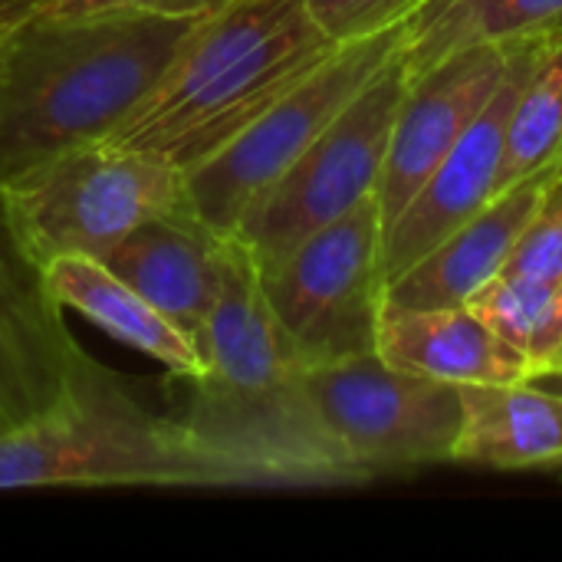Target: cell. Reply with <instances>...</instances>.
Returning a JSON list of instances; mask_svg holds the SVG:
<instances>
[{
	"instance_id": "obj_1",
	"label": "cell",
	"mask_w": 562,
	"mask_h": 562,
	"mask_svg": "<svg viewBox=\"0 0 562 562\" xmlns=\"http://www.w3.org/2000/svg\"><path fill=\"white\" fill-rule=\"evenodd\" d=\"M204 379L181 415L188 431L221 461L234 487H362L326 428L310 369L283 336L254 254L227 237L214 310L198 336Z\"/></svg>"
},
{
	"instance_id": "obj_24",
	"label": "cell",
	"mask_w": 562,
	"mask_h": 562,
	"mask_svg": "<svg viewBox=\"0 0 562 562\" xmlns=\"http://www.w3.org/2000/svg\"><path fill=\"white\" fill-rule=\"evenodd\" d=\"M562 346V277L557 280V300H553V313H550V323L543 329V336L537 339L533 352H530V362H533V375L557 356V349Z\"/></svg>"
},
{
	"instance_id": "obj_12",
	"label": "cell",
	"mask_w": 562,
	"mask_h": 562,
	"mask_svg": "<svg viewBox=\"0 0 562 562\" xmlns=\"http://www.w3.org/2000/svg\"><path fill=\"white\" fill-rule=\"evenodd\" d=\"M89 356L63 323L43 267L16 240L0 201V418L16 428L69 389Z\"/></svg>"
},
{
	"instance_id": "obj_10",
	"label": "cell",
	"mask_w": 562,
	"mask_h": 562,
	"mask_svg": "<svg viewBox=\"0 0 562 562\" xmlns=\"http://www.w3.org/2000/svg\"><path fill=\"white\" fill-rule=\"evenodd\" d=\"M540 46L543 40H520L514 46L510 69L501 89L494 92V99L487 102V109L461 135V142L441 158V165L415 191L405 211L382 231L379 267H382L385 286L497 198L507 122H510L520 86L537 63Z\"/></svg>"
},
{
	"instance_id": "obj_22",
	"label": "cell",
	"mask_w": 562,
	"mask_h": 562,
	"mask_svg": "<svg viewBox=\"0 0 562 562\" xmlns=\"http://www.w3.org/2000/svg\"><path fill=\"white\" fill-rule=\"evenodd\" d=\"M504 270L527 273V277L550 280V283H557L562 277V171L550 181L537 217L524 231Z\"/></svg>"
},
{
	"instance_id": "obj_27",
	"label": "cell",
	"mask_w": 562,
	"mask_h": 562,
	"mask_svg": "<svg viewBox=\"0 0 562 562\" xmlns=\"http://www.w3.org/2000/svg\"><path fill=\"white\" fill-rule=\"evenodd\" d=\"M553 372H562V346L557 349V356H553V359H550V362H547V366H543V369H540L533 379H540V375H553Z\"/></svg>"
},
{
	"instance_id": "obj_3",
	"label": "cell",
	"mask_w": 562,
	"mask_h": 562,
	"mask_svg": "<svg viewBox=\"0 0 562 562\" xmlns=\"http://www.w3.org/2000/svg\"><path fill=\"white\" fill-rule=\"evenodd\" d=\"M336 49L306 0H234L194 26L158 86L109 138L191 171Z\"/></svg>"
},
{
	"instance_id": "obj_28",
	"label": "cell",
	"mask_w": 562,
	"mask_h": 562,
	"mask_svg": "<svg viewBox=\"0 0 562 562\" xmlns=\"http://www.w3.org/2000/svg\"><path fill=\"white\" fill-rule=\"evenodd\" d=\"M530 382H537V385H547V389H557V392H562V372H553V375H540V379H530Z\"/></svg>"
},
{
	"instance_id": "obj_8",
	"label": "cell",
	"mask_w": 562,
	"mask_h": 562,
	"mask_svg": "<svg viewBox=\"0 0 562 562\" xmlns=\"http://www.w3.org/2000/svg\"><path fill=\"white\" fill-rule=\"evenodd\" d=\"M382 207H359L310 234L277 267L260 270L267 303L306 369L375 352L382 280Z\"/></svg>"
},
{
	"instance_id": "obj_26",
	"label": "cell",
	"mask_w": 562,
	"mask_h": 562,
	"mask_svg": "<svg viewBox=\"0 0 562 562\" xmlns=\"http://www.w3.org/2000/svg\"><path fill=\"white\" fill-rule=\"evenodd\" d=\"M43 0H0V20L20 23L23 16H30Z\"/></svg>"
},
{
	"instance_id": "obj_4",
	"label": "cell",
	"mask_w": 562,
	"mask_h": 562,
	"mask_svg": "<svg viewBox=\"0 0 562 562\" xmlns=\"http://www.w3.org/2000/svg\"><path fill=\"white\" fill-rule=\"evenodd\" d=\"M234 487L181 418L148 412L92 356L43 415L0 435V491Z\"/></svg>"
},
{
	"instance_id": "obj_21",
	"label": "cell",
	"mask_w": 562,
	"mask_h": 562,
	"mask_svg": "<svg viewBox=\"0 0 562 562\" xmlns=\"http://www.w3.org/2000/svg\"><path fill=\"white\" fill-rule=\"evenodd\" d=\"M428 0H306L316 26L339 46L405 26Z\"/></svg>"
},
{
	"instance_id": "obj_11",
	"label": "cell",
	"mask_w": 562,
	"mask_h": 562,
	"mask_svg": "<svg viewBox=\"0 0 562 562\" xmlns=\"http://www.w3.org/2000/svg\"><path fill=\"white\" fill-rule=\"evenodd\" d=\"M514 46L517 43L461 49L428 72L408 79V92L402 99L385 168L375 188L385 227L405 211V204L431 178L441 158L487 109L510 69Z\"/></svg>"
},
{
	"instance_id": "obj_25",
	"label": "cell",
	"mask_w": 562,
	"mask_h": 562,
	"mask_svg": "<svg viewBox=\"0 0 562 562\" xmlns=\"http://www.w3.org/2000/svg\"><path fill=\"white\" fill-rule=\"evenodd\" d=\"M10 20H0V112H3V92H7V59H10V40H13Z\"/></svg>"
},
{
	"instance_id": "obj_14",
	"label": "cell",
	"mask_w": 562,
	"mask_h": 562,
	"mask_svg": "<svg viewBox=\"0 0 562 562\" xmlns=\"http://www.w3.org/2000/svg\"><path fill=\"white\" fill-rule=\"evenodd\" d=\"M224 250L227 237L188 204L135 227L102 263L198 339L221 290Z\"/></svg>"
},
{
	"instance_id": "obj_2",
	"label": "cell",
	"mask_w": 562,
	"mask_h": 562,
	"mask_svg": "<svg viewBox=\"0 0 562 562\" xmlns=\"http://www.w3.org/2000/svg\"><path fill=\"white\" fill-rule=\"evenodd\" d=\"M204 16L30 13L13 26L0 112V181L109 138L158 86Z\"/></svg>"
},
{
	"instance_id": "obj_6",
	"label": "cell",
	"mask_w": 562,
	"mask_h": 562,
	"mask_svg": "<svg viewBox=\"0 0 562 562\" xmlns=\"http://www.w3.org/2000/svg\"><path fill=\"white\" fill-rule=\"evenodd\" d=\"M402 33L405 26L339 46L303 82H296L240 135H234L221 151L184 171L191 211L214 234L234 237L244 214L402 53Z\"/></svg>"
},
{
	"instance_id": "obj_23",
	"label": "cell",
	"mask_w": 562,
	"mask_h": 562,
	"mask_svg": "<svg viewBox=\"0 0 562 562\" xmlns=\"http://www.w3.org/2000/svg\"><path fill=\"white\" fill-rule=\"evenodd\" d=\"M234 0H43L33 13L86 16V13H161V16H207Z\"/></svg>"
},
{
	"instance_id": "obj_9",
	"label": "cell",
	"mask_w": 562,
	"mask_h": 562,
	"mask_svg": "<svg viewBox=\"0 0 562 562\" xmlns=\"http://www.w3.org/2000/svg\"><path fill=\"white\" fill-rule=\"evenodd\" d=\"M316 408L372 481L454 464L464 428L458 385L389 366L379 352L310 369Z\"/></svg>"
},
{
	"instance_id": "obj_13",
	"label": "cell",
	"mask_w": 562,
	"mask_h": 562,
	"mask_svg": "<svg viewBox=\"0 0 562 562\" xmlns=\"http://www.w3.org/2000/svg\"><path fill=\"white\" fill-rule=\"evenodd\" d=\"M562 168H547L497 194L481 214L448 234L431 254L385 286V303L412 310L468 306V300L504 273L524 231L540 211L550 181Z\"/></svg>"
},
{
	"instance_id": "obj_18",
	"label": "cell",
	"mask_w": 562,
	"mask_h": 562,
	"mask_svg": "<svg viewBox=\"0 0 562 562\" xmlns=\"http://www.w3.org/2000/svg\"><path fill=\"white\" fill-rule=\"evenodd\" d=\"M562 30V0H428L402 33L408 79L474 46L547 40Z\"/></svg>"
},
{
	"instance_id": "obj_5",
	"label": "cell",
	"mask_w": 562,
	"mask_h": 562,
	"mask_svg": "<svg viewBox=\"0 0 562 562\" xmlns=\"http://www.w3.org/2000/svg\"><path fill=\"white\" fill-rule=\"evenodd\" d=\"M10 227L33 263L105 260L145 221L188 207L184 171L112 138L72 145L0 181Z\"/></svg>"
},
{
	"instance_id": "obj_29",
	"label": "cell",
	"mask_w": 562,
	"mask_h": 562,
	"mask_svg": "<svg viewBox=\"0 0 562 562\" xmlns=\"http://www.w3.org/2000/svg\"><path fill=\"white\" fill-rule=\"evenodd\" d=\"M3 431H7V425H3V418H0V435H3Z\"/></svg>"
},
{
	"instance_id": "obj_15",
	"label": "cell",
	"mask_w": 562,
	"mask_h": 562,
	"mask_svg": "<svg viewBox=\"0 0 562 562\" xmlns=\"http://www.w3.org/2000/svg\"><path fill=\"white\" fill-rule=\"evenodd\" d=\"M375 352L395 369L451 385H514L533 379V362L468 306L412 310L382 303Z\"/></svg>"
},
{
	"instance_id": "obj_7",
	"label": "cell",
	"mask_w": 562,
	"mask_h": 562,
	"mask_svg": "<svg viewBox=\"0 0 562 562\" xmlns=\"http://www.w3.org/2000/svg\"><path fill=\"white\" fill-rule=\"evenodd\" d=\"M405 92L408 72L402 56H395L244 214L234 237L254 254L260 270L277 267L310 234L375 194Z\"/></svg>"
},
{
	"instance_id": "obj_20",
	"label": "cell",
	"mask_w": 562,
	"mask_h": 562,
	"mask_svg": "<svg viewBox=\"0 0 562 562\" xmlns=\"http://www.w3.org/2000/svg\"><path fill=\"white\" fill-rule=\"evenodd\" d=\"M553 300H557V283L504 270L468 300V310L477 319H484L504 342H510L530 359L537 339L550 323Z\"/></svg>"
},
{
	"instance_id": "obj_19",
	"label": "cell",
	"mask_w": 562,
	"mask_h": 562,
	"mask_svg": "<svg viewBox=\"0 0 562 562\" xmlns=\"http://www.w3.org/2000/svg\"><path fill=\"white\" fill-rule=\"evenodd\" d=\"M562 161V30L547 36L530 76L524 79L504 142L497 194L514 184L560 168Z\"/></svg>"
},
{
	"instance_id": "obj_16",
	"label": "cell",
	"mask_w": 562,
	"mask_h": 562,
	"mask_svg": "<svg viewBox=\"0 0 562 562\" xmlns=\"http://www.w3.org/2000/svg\"><path fill=\"white\" fill-rule=\"evenodd\" d=\"M49 296L112 336L115 342L155 359L175 379L198 382L207 372V359L191 333L151 306L135 286L112 273L95 257H56L43 267Z\"/></svg>"
},
{
	"instance_id": "obj_17",
	"label": "cell",
	"mask_w": 562,
	"mask_h": 562,
	"mask_svg": "<svg viewBox=\"0 0 562 562\" xmlns=\"http://www.w3.org/2000/svg\"><path fill=\"white\" fill-rule=\"evenodd\" d=\"M464 428L454 464L487 471L562 468V392L514 385H458Z\"/></svg>"
},
{
	"instance_id": "obj_30",
	"label": "cell",
	"mask_w": 562,
	"mask_h": 562,
	"mask_svg": "<svg viewBox=\"0 0 562 562\" xmlns=\"http://www.w3.org/2000/svg\"><path fill=\"white\" fill-rule=\"evenodd\" d=\"M560 168H562V161H560Z\"/></svg>"
}]
</instances>
